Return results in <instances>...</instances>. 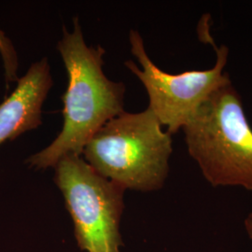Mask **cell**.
I'll list each match as a JSON object with an SVG mask.
<instances>
[{"instance_id": "cell-1", "label": "cell", "mask_w": 252, "mask_h": 252, "mask_svg": "<svg viewBox=\"0 0 252 252\" xmlns=\"http://www.w3.org/2000/svg\"><path fill=\"white\" fill-rule=\"evenodd\" d=\"M63 32L57 44L68 76L63 96V128L51 144L27 159L36 169L54 167L67 155L81 156L91 137L125 112L126 86L104 74L105 50L86 45L78 18L74 19L71 33L65 27Z\"/></svg>"}, {"instance_id": "cell-2", "label": "cell", "mask_w": 252, "mask_h": 252, "mask_svg": "<svg viewBox=\"0 0 252 252\" xmlns=\"http://www.w3.org/2000/svg\"><path fill=\"white\" fill-rule=\"evenodd\" d=\"M172 135L150 108L123 112L100 128L83 149L85 162L100 176L139 191L161 189L169 172Z\"/></svg>"}, {"instance_id": "cell-3", "label": "cell", "mask_w": 252, "mask_h": 252, "mask_svg": "<svg viewBox=\"0 0 252 252\" xmlns=\"http://www.w3.org/2000/svg\"><path fill=\"white\" fill-rule=\"evenodd\" d=\"M182 131L211 186L252 191V127L232 82L214 92Z\"/></svg>"}, {"instance_id": "cell-4", "label": "cell", "mask_w": 252, "mask_h": 252, "mask_svg": "<svg viewBox=\"0 0 252 252\" xmlns=\"http://www.w3.org/2000/svg\"><path fill=\"white\" fill-rule=\"evenodd\" d=\"M204 27V40L214 47L215 64L206 70H189L180 74L165 72L153 63L145 49L141 35L131 30L129 40L131 53L140 63L141 68L133 61L126 62V66L142 82L149 95V107L166 127L170 135L178 133L188 125L202 104L218 89L232 81L224 71L228 62L229 49L225 45L214 44L213 38Z\"/></svg>"}, {"instance_id": "cell-5", "label": "cell", "mask_w": 252, "mask_h": 252, "mask_svg": "<svg viewBox=\"0 0 252 252\" xmlns=\"http://www.w3.org/2000/svg\"><path fill=\"white\" fill-rule=\"evenodd\" d=\"M54 180L72 217L78 245L87 252H120L123 187L94 171L81 156H64Z\"/></svg>"}, {"instance_id": "cell-6", "label": "cell", "mask_w": 252, "mask_h": 252, "mask_svg": "<svg viewBox=\"0 0 252 252\" xmlns=\"http://www.w3.org/2000/svg\"><path fill=\"white\" fill-rule=\"evenodd\" d=\"M52 86L47 58L33 63L15 90L0 104V145L42 124V106Z\"/></svg>"}, {"instance_id": "cell-7", "label": "cell", "mask_w": 252, "mask_h": 252, "mask_svg": "<svg viewBox=\"0 0 252 252\" xmlns=\"http://www.w3.org/2000/svg\"><path fill=\"white\" fill-rule=\"evenodd\" d=\"M244 225L249 237L252 240V213H250L244 220Z\"/></svg>"}, {"instance_id": "cell-8", "label": "cell", "mask_w": 252, "mask_h": 252, "mask_svg": "<svg viewBox=\"0 0 252 252\" xmlns=\"http://www.w3.org/2000/svg\"><path fill=\"white\" fill-rule=\"evenodd\" d=\"M0 47H1V48H5V43L2 41L1 38H0Z\"/></svg>"}]
</instances>
